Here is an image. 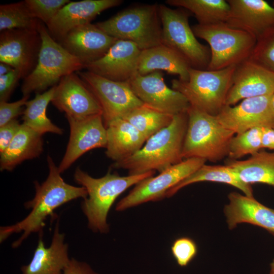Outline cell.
<instances>
[{
    "label": "cell",
    "mask_w": 274,
    "mask_h": 274,
    "mask_svg": "<svg viewBox=\"0 0 274 274\" xmlns=\"http://www.w3.org/2000/svg\"><path fill=\"white\" fill-rule=\"evenodd\" d=\"M191 28L196 37L205 40L210 46L209 71L237 65L248 59L257 42L250 33L232 27L226 22L197 24Z\"/></svg>",
    "instance_id": "ba28073f"
},
{
    "label": "cell",
    "mask_w": 274,
    "mask_h": 274,
    "mask_svg": "<svg viewBox=\"0 0 274 274\" xmlns=\"http://www.w3.org/2000/svg\"><path fill=\"white\" fill-rule=\"evenodd\" d=\"M229 203L224 209L226 221L232 229L242 223L251 224L266 230L274 236V210L262 204L253 196L230 193Z\"/></svg>",
    "instance_id": "603a6c76"
},
{
    "label": "cell",
    "mask_w": 274,
    "mask_h": 274,
    "mask_svg": "<svg viewBox=\"0 0 274 274\" xmlns=\"http://www.w3.org/2000/svg\"><path fill=\"white\" fill-rule=\"evenodd\" d=\"M51 102L65 117L83 118L102 114L95 96L76 73L64 77L55 86Z\"/></svg>",
    "instance_id": "2e32d148"
},
{
    "label": "cell",
    "mask_w": 274,
    "mask_h": 274,
    "mask_svg": "<svg viewBox=\"0 0 274 274\" xmlns=\"http://www.w3.org/2000/svg\"><path fill=\"white\" fill-rule=\"evenodd\" d=\"M270 272L269 274H274V259L270 264Z\"/></svg>",
    "instance_id": "ee69618b"
},
{
    "label": "cell",
    "mask_w": 274,
    "mask_h": 274,
    "mask_svg": "<svg viewBox=\"0 0 274 274\" xmlns=\"http://www.w3.org/2000/svg\"><path fill=\"white\" fill-rule=\"evenodd\" d=\"M270 106L272 110V111L274 112V92L272 93V94L271 95L270 97Z\"/></svg>",
    "instance_id": "7bdbcfd3"
},
{
    "label": "cell",
    "mask_w": 274,
    "mask_h": 274,
    "mask_svg": "<svg viewBox=\"0 0 274 274\" xmlns=\"http://www.w3.org/2000/svg\"><path fill=\"white\" fill-rule=\"evenodd\" d=\"M263 127H254L236 134L229 146L228 157L230 160H237L247 155H253L262 148Z\"/></svg>",
    "instance_id": "d6a6232c"
},
{
    "label": "cell",
    "mask_w": 274,
    "mask_h": 274,
    "mask_svg": "<svg viewBox=\"0 0 274 274\" xmlns=\"http://www.w3.org/2000/svg\"><path fill=\"white\" fill-rule=\"evenodd\" d=\"M70 126V138L65 153L58 165L61 174L89 150L106 148L107 129L102 114L83 118L66 117Z\"/></svg>",
    "instance_id": "5bb4252c"
},
{
    "label": "cell",
    "mask_w": 274,
    "mask_h": 274,
    "mask_svg": "<svg viewBox=\"0 0 274 274\" xmlns=\"http://www.w3.org/2000/svg\"><path fill=\"white\" fill-rule=\"evenodd\" d=\"M41 46L38 29L1 31L0 61L18 71L24 79L35 68Z\"/></svg>",
    "instance_id": "4fadbf2b"
},
{
    "label": "cell",
    "mask_w": 274,
    "mask_h": 274,
    "mask_svg": "<svg viewBox=\"0 0 274 274\" xmlns=\"http://www.w3.org/2000/svg\"><path fill=\"white\" fill-rule=\"evenodd\" d=\"M187 125V112L174 115L170 124L149 138L140 150L112 166L134 175L155 170L160 173L180 163L184 160L182 150Z\"/></svg>",
    "instance_id": "7a4b0ae2"
},
{
    "label": "cell",
    "mask_w": 274,
    "mask_h": 274,
    "mask_svg": "<svg viewBox=\"0 0 274 274\" xmlns=\"http://www.w3.org/2000/svg\"><path fill=\"white\" fill-rule=\"evenodd\" d=\"M29 97L23 96L19 100L12 102L0 101V127L22 115L24 110L23 107H25Z\"/></svg>",
    "instance_id": "8d00e7d4"
},
{
    "label": "cell",
    "mask_w": 274,
    "mask_h": 274,
    "mask_svg": "<svg viewBox=\"0 0 274 274\" xmlns=\"http://www.w3.org/2000/svg\"><path fill=\"white\" fill-rule=\"evenodd\" d=\"M62 274H99L87 263L72 258Z\"/></svg>",
    "instance_id": "ab89813d"
},
{
    "label": "cell",
    "mask_w": 274,
    "mask_h": 274,
    "mask_svg": "<svg viewBox=\"0 0 274 274\" xmlns=\"http://www.w3.org/2000/svg\"><path fill=\"white\" fill-rule=\"evenodd\" d=\"M117 40L90 23L70 30L59 43L85 67L103 57Z\"/></svg>",
    "instance_id": "d6986e66"
},
{
    "label": "cell",
    "mask_w": 274,
    "mask_h": 274,
    "mask_svg": "<svg viewBox=\"0 0 274 274\" xmlns=\"http://www.w3.org/2000/svg\"><path fill=\"white\" fill-rule=\"evenodd\" d=\"M14 68H13L9 64L4 63V62H1L0 63V76L9 73Z\"/></svg>",
    "instance_id": "b9f144b4"
},
{
    "label": "cell",
    "mask_w": 274,
    "mask_h": 274,
    "mask_svg": "<svg viewBox=\"0 0 274 274\" xmlns=\"http://www.w3.org/2000/svg\"><path fill=\"white\" fill-rule=\"evenodd\" d=\"M95 24L112 37L132 42L142 50L162 44V24L157 4L127 9Z\"/></svg>",
    "instance_id": "8992f818"
},
{
    "label": "cell",
    "mask_w": 274,
    "mask_h": 274,
    "mask_svg": "<svg viewBox=\"0 0 274 274\" xmlns=\"http://www.w3.org/2000/svg\"><path fill=\"white\" fill-rule=\"evenodd\" d=\"M43 234H39L38 245L30 262L21 268V274H62L71 259L65 235L59 231L57 220L50 245L46 247Z\"/></svg>",
    "instance_id": "7402d4cb"
},
{
    "label": "cell",
    "mask_w": 274,
    "mask_h": 274,
    "mask_svg": "<svg viewBox=\"0 0 274 274\" xmlns=\"http://www.w3.org/2000/svg\"><path fill=\"white\" fill-rule=\"evenodd\" d=\"M127 82L145 105L161 112L174 116L187 112L190 106L181 93L166 85L159 71L146 75L137 73Z\"/></svg>",
    "instance_id": "7c38bea8"
},
{
    "label": "cell",
    "mask_w": 274,
    "mask_h": 274,
    "mask_svg": "<svg viewBox=\"0 0 274 274\" xmlns=\"http://www.w3.org/2000/svg\"><path fill=\"white\" fill-rule=\"evenodd\" d=\"M171 251L178 264L187 266L195 257L197 247L194 241L190 238L183 237L177 238L173 243Z\"/></svg>",
    "instance_id": "d590c367"
},
{
    "label": "cell",
    "mask_w": 274,
    "mask_h": 274,
    "mask_svg": "<svg viewBox=\"0 0 274 274\" xmlns=\"http://www.w3.org/2000/svg\"><path fill=\"white\" fill-rule=\"evenodd\" d=\"M273 6L274 7V1L273 2Z\"/></svg>",
    "instance_id": "f6af8a7d"
},
{
    "label": "cell",
    "mask_w": 274,
    "mask_h": 274,
    "mask_svg": "<svg viewBox=\"0 0 274 274\" xmlns=\"http://www.w3.org/2000/svg\"><path fill=\"white\" fill-rule=\"evenodd\" d=\"M47 161L49 168L47 179L42 184L34 182L35 196L24 204L26 209H31L30 212L21 221L1 227V243L13 233L23 232L22 235L12 244V247L15 248L31 233L43 234L45 221L55 210L73 200L87 197V192L84 187L75 186L64 181L58 167L50 155L47 156Z\"/></svg>",
    "instance_id": "6da1fadb"
},
{
    "label": "cell",
    "mask_w": 274,
    "mask_h": 274,
    "mask_svg": "<svg viewBox=\"0 0 274 274\" xmlns=\"http://www.w3.org/2000/svg\"><path fill=\"white\" fill-rule=\"evenodd\" d=\"M106 154L114 162L123 160L140 150L147 140L132 124L119 118L106 126Z\"/></svg>",
    "instance_id": "cb8c5ba5"
},
{
    "label": "cell",
    "mask_w": 274,
    "mask_h": 274,
    "mask_svg": "<svg viewBox=\"0 0 274 274\" xmlns=\"http://www.w3.org/2000/svg\"><path fill=\"white\" fill-rule=\"evenodd\" d=\"M40 23L29 12L25 1L0 6L1 31L13 29H38Z\"/></svg>",
    "instance_id": "1f68e13d"
},
{
    "label": "cell",
    "mask_w": 274,
    "mask_h": 274,
    "mask_svg": "<svg viewBox=\"0 0 274 274\" xmlns=\"http://www.w3.org/2000/svg\"><path fill=\"white\" fill-rule=\"evenodd\" d=\"M248 59L274 73V28L257 40Z\"/></svg>",
    "instance_id": "836d02e7"
},
{
    "label": "cell",
    "mask_w": 274,
    "mask_h": 274,
    "mask_svg": "<svg viewBox=\"0 0 274 274\" xmlns=\"http://www.w3.org/2000/svg\"><path fill=\"white\" fill-rule=\"evenodd\" d=\"M55 86L43 93L36 94L32 99L28 100L22 114V123L43 135L46 133L59 135L63 133V130L52 123L46 114Z\"/></svg>",
    "instance_id": "f1b7e54d"
},
{
    "label": "cell",
    "mask_w": 274,
    "mask_h": 274,
    "mask_svg": "<svg viewBox=\"0 0 274 274\" xmlns=\"http://www.w3.org/2000/svg\"><path fill=\"white\" fill-rule=\"evenodd\" d=\"M154 174L155 171H150L120 176L109 171L104 177L95 178L78 167L74 173V179L87 192V197L81 203V209L87 218L88 227L95 232H108L107 217L116 198L130 187L152 177Z\"/></svg>",
    "instance_id": "3957f363"
},
{
    "label": "cell",
    "mask_w": 274,
    "mask_h": 274,
    "mask_svg": "<svg viewBox=\"0 0 274 274\" xmlns=\"http://www.w3.org/2000/svg\"><path fill=\"white\" fill-rule=\"evenodd\" d=\"M122 2L121 0L70 1L59 10L46 25V27L52 37L59 41L70 30L90 23L100 13L120 5Z\"/></svg>",
    "instance_id": "44dd1931"
},
{
    "label": "cell",
    "mask_w": 274,
    "mask_h": 274,
    "mask_svg": "<svg viewBox=\"0 0 274 274\" xmlns=\"http://www.w3.org/2000/svg\"><path fill=\"white\" fill-rule=\"evenodd\" d=\"M273 92L274 73L248 59L236 65L226 106H234L244 99Z\"/></svg>",
    "instance_id": "ac0fdd59"
},
{
    "label": "cell",
    "mask_w": 274,
    "mask_h": 274,
    "mask_svg": "<svg viewBox=\"0 0 274 274\" xmlns=\"http://www.w3.org/2000/svg\"><path fill=\"white\" fill-rule=\"evenodd\" d=\"M262 146V148L274 150V129L263 128Z\"/></svg>",
    "instance_id": "60d3db41"
},
{
    "label": "cell",
    "mask_w": 274,
    "mask_h": 274,
    "mask_svg": "<svg viewBox=\"0 0 274 274\" xmlns=\"http://www.w3.org/2000/svg\"><path fill=\"white\" fill-rule=\"evenodd\" d=\"M21 125L16 119L0 127V154L4 152L9 146Z\"/></svg>",
    "instance_id": "f35d334b"
},
{
    "label": "cell",
    "mask_w": 274,
    "mask_h": 274,
    "mask_svg": "<svg viewBox=\"0 0 274 274\" xmlns=\"http://www.w3.org/2000/svg\"><path fill=\"white\" fill-rule=\"evenodd\" d=\"M165 3L191 12L200 25L226 22L230 12L229 5L225 0H167Z\"/></svg>",
    "instance_id": "f546056e"
},
{
    "label": "cell",
    "mask_w": 274,
    "mask_h": 274,
    "mask_svg": "<svg viewBox=\"0 0 274 274\" xmlns=\"http://www.w3.org/2000/svg\"><path fill=\"white\" fill-rule=\"evenodd\" d=\"M76 73L99 102L106 127L111 122L144 105L128 82L111 80L88 71Z\"/></svg>",
    "instance_id": "8fae6325"
},
{
    "label": "cell",
    "mask_w": 274,
    "mask_h": 274,
    "mask_svg": "<svg viewBox=\"0 0 274 274\" xmlns=\"http://www.w3.org/2000/svg\"><path fill=\"white\" fill-rule=\"evenodd\" d=\"M174 116L161 112L144 104L127 113L122 118L136 128L147 140L168 126Z\"/></svg>",
    "instance_id": "4dcf8cb0"
},
{
    "label": "cell",
    "mask_w": 274,
    "mask_h": 274,
    "mask_svg": "<svg viewBox=\"0 0 274 274\" xmlns=\"http://www.w3.org/2000/svg\"><path fill=\"white\" fill-rule=\"evenodd\" d=\"M271 95L246 98L238 105L226 106L216 117L234 134L254 127L274 129V112L270 102Z\"/></svg>",
    "instance_id": "9a60e30c"
},
{
    "label": "cell",
    "mask_w": 274,
    "mask_h": 274,
    "mask_svg": "<svg viewBox=\"0 0 274 274\" xmlns=\"http://www.w3.org/2000/svg\"><path fill=\"white\" fill-rule=\"evenodd\" d=\"M20 78L21 74L15 69L0 76V101H8Z\"/></svg>",
    "instance_id": "74e56055"
},
{
    "label": "cell",
    "mask_w": 274,
    "mask_h": 274,
    "mask_svg": "<svg viewBox=\"0 0 274 274\" xmlns=\"http://www.w3.org/2000/svg\"><path fill=\"white\" fill-rule=\"evenodd\" d=\"M200 182H213L228 184L239 189L248 196H253L251 186L243 182L230 166L227 164L208 165L204 164L169 190L166 197L172 196L185 186Z\"/></svg>",
    "instance_id": "83f0119b"
},
{
    "label": "cell",
    "mask_w": 274,
    "mask_h": 274,
    "mask_svg": "<svg viewBox=\"0 0 274 274\" xmlns=\"http://www.w3.org/2000/svg\"><path fill=\"white\" fill-rule=\"evenodd\" d=\"M141 52L134 43L117 40L103 57L84 68L111 80L127 82L138 73Z\"/></svg>",
    "instance_id": "e0dca14e"
},
{
    "label": "cell",
    "mask_w": 274,
    "mask_h": 274,
    "mask_svg": "<svg viewBox=\"0 0 274 274\" xmlns=\"http://www.w3.org/2000/svg\"><path fill=\"white\" fill-rule=\"evenodd\" d=\"M230 12L226 21L257 40L274 28V7L264 0H227Z\"/></svg>",
    "instance_id": "ffe728a7"
},
{
    "label": "cell",
    "mask_w": 274,
    "mask_h": 274,
    "mask_svg": "<svg viewBox=\"0 0 274 274\" xmlns=\"http://www.w3.org/2000/svg\"><path fill=\"white\" fill-rule=\"evenodd\" d=\"M226 164L247 184L263 183L274 187V152L260 150L246 160H230Z\"/></svg>",
    "instance_id": "4316f807"
},
{
    "label": "cell",
    "mask_w": 274,
    "mask_h": 274,
    "mask_svg": "<svg viewBox=\"0 0 274 274\" xmlns=\"http://www.w3.org/2000/svg\"><path fill=\"white\" fill-rule=\"evenodd\" d=\"M190 66L177 52L163 44L142 50L138 64V73L146 75L156 71L179 76V79H189Z\"/></svg>",
    "instance_id": "d4e9b609"
},
{
    "label": "cell",
    "mask_w": 274,
    "mask_h": 274,
    "mask_svg": "<svg viewBox=\"0 0 274 274\" xmlns=\"http://www.w3.org/2000/svg\"><path fill=\"white\" fill-rule=\"evenodd\" d=\"M38 30L41 46L36 67L24 79L21 86L23 96L43 93L56 85L64 77L84 68L79 59L52 37L44 24L40 22Z\"/></svg>",
    "instance_id": "277c9868"
},
{
    "label": "cell",
    "mask_w": 274,
    "mask_h": 274,
    "mask_svg": "<svg viewBox=\"0 0 274 274\" xmlns=\"http://www.w3.org/2000/svg\"><path fill=\"white\" fill-rule=\"evenodd\" d=\"M235 67L217 71L190 67L188 80L173 79L172 88L181 93L190 106L216 116L226 106Z\"/></svg>",
    "instance_id": "52a82bcc"
},
{
    "label": "cell",
    "mask_w": 274,
    "mask_h": 274,
    "mask_svg": "<svg viewBox=\"0 0 274 274\" xmlns=\"http://www.w3.org/2000/svg\"><path fill=\"white\" fill-rule=\"evenodd\" d=\"M206 161L199 158L185 159L156 177L142 180L118 202L116 210L122 211L148 201L160 200L166 197L169 190L197 170Z\"/></svg>",
    "instance_id": "30bf717a"
},
{
    "label": "cell",
    "mask_w": 274,
    "mask_h": 274,
    "mask_svg": "<svg viewBox=\"0 0 274 274\" xmlns=\"http://www.w3.org/2000/svg\"><path fill=\"white\" fill-rule=\"evenodd\" d=\"M188 125L182 150L183 159L199 158L215 162L228 156L234 135L216 116L190 106L187 111Z\"/></svg>",
    "instance_id": "5b68a950"
},
{
    "label": "cell",
    "mask_w": 274,
    "mask_h": 274,
    "mask_svg": "<svg viewBox=\"0 0 274 274\" xmlns=\"http://www.w3.org/2000/svg\"><path fill=\"white\" fill-rule=\"evenodd\" d=\"M162 24V44L179 54L191 68L207 70L210 49L198 42L189 24V12L159 5Z\"/></svg>",
    "instance_id": "9c48e42d"
},
{
    "label": "cell",
    "mask_w": 274,
    "mask_h": 274,
    "mask_svg": "<svg viewBox=\"0 0 274 274\" xmlns=\"http://www.w3.org/2000/svg\"><path fill=\"white\" fill-rule=\"evenodd\" d=\"M43 146V135L22 123L9 146L0 154L1 170L12 171L24 161L39 157Z\"/></svg>",
    "instance_id": "484cf974"
},
{
    "label": "cell",
    "mask_w": 274,
    "mask_h": 274,
    "mask_svg": "<svg viewBox=\"0 0 274 274\" xmlns=\"http://www.w3.org/2000/svg\"><path fill=\"white\" fill-rule=\"evenodd\" d=\"M70 1L68 0H25L31 15L46 25L55 17L59 10Z\"/></svg>",
    "instance_id": "e575fe53"
}]
</instances>
